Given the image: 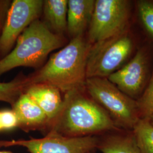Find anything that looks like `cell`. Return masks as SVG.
Wrapping results in <instances>:
<instances>
[{
    "instance_id": "5bb4252c",
    "label": "cell",
    "mask_w": 153,
    "mask_h": 153,
    "mask_svg": "<svg viewBox=\"0 0 153 153\" xmlns=\"http://www.w3.org/2000/svg\"><path fill=\"white\" fill-rule=\"evenodd\" d=\"M68 0L43 1L42 11L45 23L55 33L62 35L67 31Z\"/></svg>"
},
{
    "instance_id": "3957f363",
    "label": "cell",
    "mask_w": 153,
    "mask_h": 153,
    "mask_svg": "<svg viewBox=\"0 0 153 153\" xmlns=\"http://www.w3.org/2000/svg\"><path fill=\"white\" fill-rule=\"evenodd\" d=\"M64 43L62 35L52 31L45 22L35 20L19 36L13 49L0 60V76L18 67H40L51 52Z\"/></svg>"
},
{
    "instance_id": "ffe728a7",
    "label": "cell",
    "mask_w": 153,
    "mask_h": 153,
    "mask_svg": "<svg viewBox=\"0 0 153 153\" xmlns=\"http://www.w3.org/2000/svg\"><path fill=\"white\" fill-rule=\"evenodd\" d=\"M11 2L10 0H0V35L4 27Z\"/></svg>"
},
{
    "instance_id": "7a4b0ae2",
    "label": "cell",
    "mask_w": 153,
    "mask_h": 153,
    "mask_svg": "<svg viewBox=\"0 0 153 153\" xmlns=\"http://www.w3.org/2000/svg\"><path fill=\"white\" fill-rule=\"evenodd\" d=\"M91 47L84 35L71 39L64 48L52 55L39 71L27 76L28 86L47 84L57 88L64 94L85 91L86 66Z\"/></svg>"
},
{
    "instance_id": "ac0fdd59",
    "label": "cell",
    "mask_w": 153,
    "mask_h": 153,
    "mask_svg": "<svg viewBox=\"0 0 153 153\" xmlns=\"http://www.w3.org/2000/svg\"><path fill=\"white\" fill-rule=\"evenodd\" d=\"M137 8L143 27L153 38V0L138 1Z\"/></svg>"
},
{
    "instance_id": "6da1fadb",
    "label": "cell",
    "mask_w": 153,
    "mask_h": 153,
    "mask_svg": "<svg viewBox=\"0 0 153 153\" xmlns=\"http://www.w3.org/2000/svg\"><path fill=\"white\" fill-rule=\"evenodd\" d=\"M85 92L64 94L60 110L47 123L45 133L53 131L65 137H82L119 129L108 113Z\"/></svg>"
},
{
    "instance_id": "9c48e42d",
    "label": "cell",
    "mask_w": 153,
    "mask_h": 153,
    "mask_svg": "<svg viewBox=\"0 0 153 153\" xmlns=\"http://www.w3.org/2000/svg\"><path fill=\"white\" fill-rule=\"evenodd\" d=\"M148 59L144 48L139 49L131 60L107 78L123 93L137 100L147 83Z\"/></svg>"
},
{
    "instance_id": "30bf717a",
    "label": "cell",
    "mask_w": 153,
    "mask_h": 153,
    "mask_svg": "<svg viewBox=\"0 0 153 153\" xmlns=\"http://www.w3.org/2000/svg\"><path fill=\"white\" fill-rule=\"evenodd\" d=\"M16 113L18 127L25 131H44L48 118L38 105L26 93H23L12 106Z\"/></svg>"
},
{
    "instance_id": "44dd1931",
    "label": "cell",
    "mask_w": 153,
    "mask_h": 153,
    "mask_svg": "<svg viewBox=\"0 0 153 153\" xmlns=\"http://www.w3.org/2000/svg\"><path fill=\"white\" fill-rule=\"evenodd\" d=\"M148 120L150 121V123L152 124V125L153 126V115L150 116L148 119Z\"/></svg>"
},
{
    "instance_id": "277c9868",
    "label": "cell",
    "mask_w": 153,
    "mask_h": 153,
    "mask_svg": "<svg viewBox=\"0 0 153 153\" xmlns=\"http://www.w3.org/2000/svg\"><path fill=\"white\" fill-rule=\"evenodd\" d=\"M88 95L108 113L116 126L132 131L140 119L137 101L123 93L107 78H89L85 83Z\"/></svg>"
},
{
    "instance_id": "52a82bcc",
    "label": "cell",
    "mask_w": 153,
    "mask_h": 153,
    "mask_svg": "<svg viewBox=\"0 0 153 153\" xmlns=\"http://www.w3.org/2000/svg\"><path fill=\"white\" fill-rule=\"evenodd\" d=\"M98 136L68 137L53 131L42 138L0 140V148L22 146L30 153H85L97 150Z\"/></svg>"
},
{
    "instance_id": "5b68a950",
    "label": "cell",
    "mask_w": 153,
    "mask_h": 153,
    "mask_svg": "<svg viewBox=\"0 0 153 153\" xmlns=\"http://www.w3.org/2000/svg\"><path fill=\"white\" fill-rule=\"evenodd\" d=\"M133 42L126 31L91 45L86 78H107L119 70L131 55Z\"/></svg>"
},
{
    "instance_id": "d6986e66",
    "label": "cell",
    "mask_w": 153,
    "mask_h": 153,
    "mask_svg": "<svg viewBox=\"0 0 153 153\" xmlns=\"http://www.w3.org/2000/svg\"><path fill=\"white\" fill-rule=\"evenodd\" d=\"M2 131H10L18 127V120L13 109H5L1 111Z\"/></svg>"
},
{
    "instance_id": "ba28073f",
    "label": "cell",
    "mask_w": 153,
    "mask_h": 153,
    "mask_svg": "<svg viewBox=\"0 0 153 153\" xmlns=\"http://www.w3.org/2000/svg\"><path fill=\"white\" fill-rule=\"evenodd\" d=\"M42 0H14L0 35V53L7 55L23 32L41 14Z\"/></svg>"
},
{
    "instance_id": "7c38bea8",
    "label": "cell",
    "mask_w": 153,
    "mask_h": 153,
    "mask_svg": "<svg viewBox=\"0 0 153 153\" xmlns=\"http://www.w3.org/2000/svg\"><path fill=\"white\" fill-rule=\"evenodd\" d=\"M25 92L42 109L48 121L59 112L63 98L57 88L47 84H35L28 86Z\"/></svg>"
},
{
    "instance_id": "7402d4cb",
    "label": "cell",
    "mask_w": 153,
    "mask_h": 153,
    "mask_svg": "<svg viewBox=\"0 0 153 153\" xmlns=\"http://www.w3.org/2000/svg\"><path fill=\"white\" fill-rule=\"evenodd\" d=\"M0 153H14L10 151H6V150H2V151H1L0 150Z\"/></svg>"
},
{
    "instance_id": "2e32d148",
    "label": "cell",
    "mask_w": 153,
    "mask_h": 153,
    "mask_svg": "<svg viewBox=\"0 0 153 153\" xmlns=\"http://www.w3.org/2000/svg\"><path fill=\"white\" fill-rule=\"evenodd\" d=\"M27 88V76L16 77L10 82H0V101L13 106Z\"/></svg>"
},
{
    "instance_id": "8fae6325",
    "label": "cell",
    "mask_w": 153,
    "mask_h": 153,
    "mask_svg": "<svg viewBox=\"0 0 153 153\" xmlns=\"http://www.w3.org/2000/svg\"><path fill=\"white\" fill-rule=\"evenodd\" d=\"M95 0H68L67 32L71 39L83 36L91 21Z\"/></svg>"
},
{
    "instance_id": "603a6c76",
    "label": "cell",
    "mask_w": 153,
    "mask_h": 153,
    "mask_svg": "<svg viewBox=\"0 0 153 153\" xmlns=\"http://www.w3.org/2000/svg\"><path fill=\"white\" fill-rule=\"evenodd\" d=\"M2 131V127L1 124V111H0V131Z\"/></svg>"
},
{
    "instance_id": "9a60e30c",
    "label": "cell",
    "mask_w": 153,
    "mask_h": 153,
    "mask_svg": "<svg viewBox=\"0 0 153 153\" xmlns=\"http://www.w3.org/2000/svg\"><path fill=\"white\" fill-rule=\"evenodd\" d=\"M131 131L141 153H153V126L150 121L140 119Z\"/></svg>"
},
{
    "instance_id": "8992f818",
    "label": "cell",
    "mask_w": 153,
    "mask_h": 153,
    "mask_svg": "<svg viewBox=\"0 0 153 153\" xmlns=\"http://www.w3.org/2000/svg\"><path fill=\"white\" fill-rule=\"evenodd\" d=\"M131 10L130 1L96 0L88 28V42L93 45L126 32Z\"/></svg>"
},
{
    "instance_id": "4fadbf2b",
    "label": "cell",
    "mask_w": 153,
    "mask_h": 153,
    "mask_svg": "<svg viewBox=\"0 0 153 153\" xmlns=\"http://www.w3.org/2000/svg\"><path fill=\"white\" fill-rule=\"evenodd\" d=\"M97 150L102 153H141L132 131L120 129L98 136Z\"/></svg>"
},
{
    "instance_id": "cb8c5ba5",
    "label": "cell",
    "mask_w": 153,
    "mask_h": 153,
    "mask_svg": "<svg viewBox=\"0 0 153 153\" xmlns=\"http://www.w3.org/2000/svg\"><path fill=\"white\" fill-rule=\"evenodd\" d=\"M96 153V150H93V151H90V152H88L87 153Z\"/></svg>"
},
{
    "instance_id": "e0dca14e",
    "label": "cell",
    "mask_w": 153,
    "mask_h": 153,
    "mask_svg": "<svg viewBox=\"0 0 153 153\" xmlns=\"http://www.w3.org/2000/svg\"><path fill=\"white\" fill-rule=\"evenodd\" d=\"M136 101L140 119H148L153 115V69L146 88Z\"/></svg>"
}]
</instances>
